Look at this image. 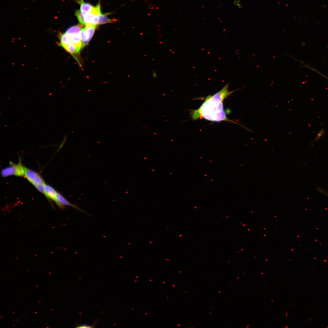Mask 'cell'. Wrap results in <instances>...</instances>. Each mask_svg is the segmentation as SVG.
Here are the masks:
<instances>
[{
    "mask_svg": "<svg viewBox=\"0 0 328 328\" xmlns=\"http://www.w3.org/2000/svg\"><path fill=\"white\" fill-rule=\"evenodd\" d=\"M228 86L227 84L219 91L207 96L198 108L192 110L191 115L192 119L194 120L204 119L216 122L223 121L230 122L237 124L247 130V128L229 119L227 116L224 109L223 101L234 92L238 90L230 91Z\"/></svg>",
    "mask_w": 328,
    "mask_h": 328,
    "instance_id": "1",
    "label": "cell"
},
{
    "mask_svg": "<svg viewBox=\"0 0 328 328\" xmlns=\"http://www.w3.org/2000/svg\"><path fill=\"white\" fill-rule=\"evenodd\" d=\"M25 176L39 192L43 193L46 183L40 175L32 170L26 168Z\"/></svg>",
    "mask_w": 328,
    "mask_h": 328,
    "instance_id": "2",
    "label": "cell"
},
{
    "mask_svg": "<svg viewBox=\"0 0 328 328\" xmlns=\"http://www.w3.org/2000/svg\"><path fill=\"white\" fill-rule=\"evenodd\" d=\"M11 165L3 169L1 171V174L3 177H6L11 175L18 176H25L26 167L22 165L20 162L17 164L12 162Z\"/></svg>",
    "mask_w": 328,
    "mask_h": 328,
    "instance_id": "3",
    "label": "cell"
},
{
    "mask_svg": "<svg viewBox=\"0 0 328 328\" xmlns=\"http://www.w3.org/2000/svg\"><path fill=\"white\" fill-rule=\"evenodd\" d=\"M96 25L93 24H86L85 27L82 28L80 32V35L82 41L83 47L87 46L93 36Z\"/></svg>",
    "mask_w": 328,
    "mask_h": 328,
    "instance_id": "4",
    "label": "cell"
},
{
    "mask_svg": "<svg viewBox=\"0 0 328 328\" xmlns=\"http://www.w3.org/2000/svg\"><path fill=\"white\" fill-rule=\"evenodd\" d=\"M53 201L61 209H63L65 207L69 206L77 210L83 211L77 206L69 202L62 195L58 192Z\"/></svg>",
    "mask_w": 328,
    "mask_h": 328,
    "instance_id": "5",
    "label": "cell"
},
{
    "mask_svg": "<svg viewBox=\"0 0 328 328\" xmlns=\"http://www.w3.org/2000/svg\"><path fill=\"white\" fill-rule=\"evenodd\" d=\"M69 36L70 42L76 48L77 53H79L81 49L83 47L80 32L78 34Z\"/></svg>",
    "mask_w": 328,
    "mask_h": 328,
    "instance_id": "6",
    "label": "cell"
},
{
    "mask_svg": "<svg viewBox=\"0 0 328 328\" xmlns=\"http://www.w3.org/2000/svg\"><path fill=\"white\" fill-rule=\"evenodd\" d=\"M58 193V192L53 188L46 184L43 193L47 198L54 201Z\"/></svg>",
    "mask_w": 328,
    "mask_h": 328,
    "instance_id": "7",
    "label": "cell"
},
{
    "mask_svg": "<svg viewBox=\"0 0 328 328\" xmlns=\"http://www.w3.org/2000/svg\"><path fill=\"white\" fill-rule=\"evenodd\" d=\"M76 2L80 5V10L81 12H89L93 6L91 4L84 2V0H77Z\"/></svg>",
    "mask_w": 328,
    "mask_h": 328,
    "instance_id": "8",
    "label": "cell"
},
{
    "mask_svg": "<svg viewBox=\"0 0 328 328\" xmlns=\"http://www.w3.org/2000/svg\"><path fill=\"white\" fill-rule=\"evenodd\" d=\"M82 25L81 24L71 26L68 28L65 33L68 35L79 33L82 29Z\"/></svg>",
    "mask_w": 328,
    "mask_h": 328,
    "instance_id": "9",
    "label": "cell"
},
{
    "mask_svg": "<svg viewBox=\"0 0 328 328\" xmlns=\"http://www.w3.org/2000/svg\"><path fill=\"white\" fill-rule=\"evenodd\" d=\"M61 47L72 55L73 56L74 54L77 53L76 48L70 41L62 45Z\"/></svg>",
    "mask_w": 328,
    "mask_h": 328,
    "instance_id": "10",
    "label": "cell"
},
{
    "mask_svg": "<svg viewBox=\"0 0 328 328\" xmlns=\"http://www.w3.org/2000/svg\"><path fill=\"white\" fill-rule=\"evenodd\" d=\"M106 15L101 14L99 16L98 25L103 24L107 23H113L115 22L114 19H111L106 16Z\"/></svg>",
    "mask_w": 328,
    "mask_h": 328,
    "instance_id": "11",
    "label": "cell"
},
{
    "mask_svg": "<svg viewBox=\"0 0 328 328\" xmlns=\"http://www.w3.org/2000/svg\"><path fill=\"white\" fill-rule=\"evenodd\" d=\"M94 15L90 12L87 13L84 15V22L86 24H93Z\"/></svg>",
    "mask_w": 328,
    "mask_h": 328,
    "instance_id": "12",
    "label": "cell"
},
{
    "mask_svg": "<svg viewBox=\"0 0 328 328\" xmlns=\"http://www.w3.org/2000/svg\"><path fill=\"white\" fill-rule=\"evenodd\" d=\"M90 12L94 16L100 15L101 14L100 9V5L99 3L95 6H93Z\"/></svg>",
    "mask_w": 328,
    "mask_h": 328,
    "instance_id": "13",
    "label": "cell"
},
{
    "mask_svg": "<svg viewBox=\"0 0 328 328\" xmlns=\"http://www.w3.org/2000/svg\"><path fill=\"white\" fill-rule=\"evenodd\" d=\"M75 15L81 24L85 25L84 20V15L82 14L80 10H77L76 11Z\"/></svg>",
    "mask_w": 328,
    "mask_h": 328,
    "instance_id": "14",
    "label": "cell"
},
{
    "mask_svg": "<svg viewBox=\"0 0 328 328\" xmlns=\"http://www.w3.org/2000/svg\"><path fill=\"white\" fill-rule=\"evenodd\" d=\"M97 321L96 320V322H95L94 323V324L92 326H91L86 324L79 325L77 323H76L75 325L76 326V327L77 328H92L94 327H95V324L96 323H97Z\"/></svg>",
    "mask_w": 328,
    "mask_h": 328,
    "instance_id": "15",
    "label": "cell"
}]
</instances>
